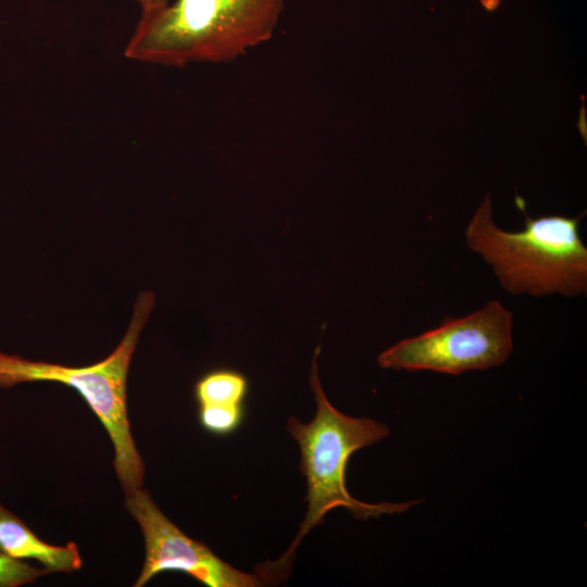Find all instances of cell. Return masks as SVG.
<instances>
[{
  "label": "cell",
  "instance_id": "2",
  "mask_svg": "<svg viewBox=\"0 0 587 587\" xmlns=\"http://www.w3.org/2000/svg\"><path fill=\"white\" fill-rule=\"evenodd\" d=\"M283 0H174L141 14L126 58L161 66L230 62L268 41Z\"/></svg>",
  "mask_w": 587,
  "mask_h": 587
},
{
  "label": "cell",
  "instance_id": "12",
  "mask_svg": "<svg viewBox=\"0 0 587 587\" xmlns=\"http://www.w3.org/2000/svg\"><path fill=\"white\" fill-rule=\"evenodd\" d=\"M501 0H480L482 5L485 10L492 12L498 9Z\"/></svg>",
  "mask_w": 587,
  "mask_h": 587
},
{
  "label": "cell",
  "instance_id": "1",
  "mask_svg": "<svg viewBox=\"0 0 587 587\" xmlns=\"http://www.w3.org/2000/svg\"><path fill=\"white\" fill-rule=\"evenodd\" d=\"M315 349L310 374V386L314 392L316 414L309 423L289 417L286 429L300 447V471L308 485V509L297 536L288 550L276 561L255 566V573L264 584H278L288 576L295 550L303 537L325 514L335 508H345L358 520L378 517L382 514L402 513L417 500L402 503L383 502L371 504L353 498L346 487V467L350 455L357 450L373 445L389 435L386 425L367 417L348 416L335 409L322 388Z\"/></svg>",
  "mask_w": 587,
  "mask_h": 587
},
{
  "label": "cell",
  "instance_id": "6",
  "mask_svg": "<svg viewBox=\"0 0 587 587\" xmlns=\"http://www.w3.org/2000/svg\"><path fill=\"white\" fill-rule=\"evenodd\" d=\"M125 507L139 524L146 548L142 570L134 583L145 586L165 571L188 574L209 587H255L261 577L237 570L220 559L207 545L184 534L158 508L142 487L126 494Z\"/></svg>",
  "mask_w": 587,
  "mask_h": 587
},
{
  "label": "cell",
  "instance_id": "5",
  "mask_svg": "<svg viewBox=\"0 0 587 587\" xmlns=\"http://www.w3.org/2000/svg\"><path fill=\"white\" fill-rule=\"evenodd\" d=\"M513 313L499 300L404 338L377 357L383 369L458 375L503 364L513 350Z\"/></svg>",
  "mask_w": 587,
  "mask_h": 587
},
{
  "label": "cell",
  "instance_id": "8",
  "mask_svg": "<svg viewBox=\"0 0 587 587\" xmlns=\"http://www.w3.org/2000/svg\"><path fill=\"white\" fill-rule=\"evenodd\" d=\"M248 391L246 375L226 367L205 373L195 385V397L199 405H243Z\"/></svg>",
  "mask_w": 587,
  "mask_h": 587
},
{
  "label": "cell",
  "instance_id": "7",
  "mask_svg": "<svg viewBox=\"0 0 587 587\" xmlns=\"http://www.w3.org/2000/svg\"><path fill=\"white\" fill-rule=\"evenodd\" d=\"M0 550L11 558L32 559L49 573H72L83 565L76 544L53 546L39 539L18 517L0 503Z\"/></svg>",
  "mask_w": 587,
  "mask_h": 587
},
{
  "label": "cell",
  "instance_id": "4",
  "mask_svg": "<svg viewBox=\"0 0 587 587\" xmlns=\"http://www.w3.org/2000/svg\"><path fill=\"white\" fill-rule=\"evenodd\" d=\"M154 307L151 291L139 294L130 324L114 351L85 367L30 361L0 352V387L27 382H57L76 389L107 429L114 447V469L125 495L142 487L145 464L127 415V373L139 335Z\"/></svg>",
  "mask_w": 587,
  "mask_h": 587
},
{
  "label": "cell",
  "instance_id": "9",
  "mask_svg": "<svg viewBox=\"0 0 587 587\" xmlns=\"http://www.w3.org/2000/svg\"><path fill=\"white\" fill-rule=\"evenodd\" d=\"M243 405H199V422L211 434L226 436L234 433L242 423Z\"/></svg>",
  "mask_w": 587,
  "mask_h": 587
},
{
  "label": "cell",
  "instance_id": "3",
  "mask_svg": "<svg viewBox=\"0 0 587 587\" xmlns=\"http://www.w3.org/2000/svg\"><path fill=\"white\" fill-rule=\"evenodd\" d=\"M515 203L524 213V228L508 232L492 218L487 195L465 229L470 250L491 266L501 287L511 295L578 297L587 292V248L579 235L584 214L575 217H530L524 200Z\"/></svg>",
  "mask_w": 587,
  "mask_h": 587
},
{
  "label": "cell",
  "instance_id": "10",
  "mask_svg": "<svg viewBox=\"0 0 587 587\" xmlns=\"http://www.w3.org/2000/svg\"><path fill=\"white\" fill-rule=\"evenodd\" d=\"M46 574L49 572L43 567L29 565L0 550V587H18L33 583Z\"/></svg>",
  "mask_w": 587,
  "mask_h": 587
},
{
  "label": "cell",
  "instance_id": "11",
  "mask_svg": "<svg viewBox=\"0 0 587 587\" xmlns=\"http://www.w3.org/2000/svg\"><path fill=\"white\" fill-rule=\"evenodd\" d=\"M141 7V14L149 13L162 9L170 0H137Z\"/></svg>",
  "mask_w": 587,
  "mask_h": 587
}]
</instances>
